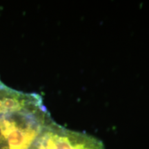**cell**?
I'll return each instance as SVG.
<instances>
[{"instance_id":"6da1fadb","label":"cell","mask_w":149,"mask_h":149,"mask_svg":"<svg viewBox=\"0 0 149 149\" xmlns=\"http://www.w3.org/2000/svg\"><path fill=\"white\" fill-rule=\"evenodd\" d=\"M52 121L42 99L21 111L0 115V149H32Z\"/></svg>"},{"instance_id":"7a4b0ae2","label":"cell","mask_w":149,"mask_h":149,"mask_svg":"<svg viewBox=\"0 0 149 149\" xmlns=\"http://www.w3.org/2000/svg\"><path fill=\"white\" fill-rule=\"evenodd\" d=\"M32 149H105L100 139L59 125L53 120L41 134Z\"/></svg>"},{"instance_id":"3957f363","label":"cell","mask_w":149,"mask_h":149,"mask_svg":"<svg viewBox=\"0 0 149 149\" xmlns=\"http://www.w3.org/2000/svg\"><path fill=\"white\" fill-rule=\"evenodd\" d=\"M36 93H27L0 84V115L21 111L42 100Z\"/></svg>"}]
</instances>
